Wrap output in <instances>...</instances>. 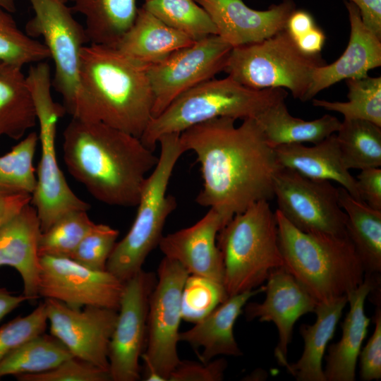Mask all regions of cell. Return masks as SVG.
Returning <instances> with one entry per match:
<instances>
[{
  "label": "cell",
  "mask_w": 381,
  "mask_h": 381,
  "mask_svg": "<svg viewBox=\"0 0 381 381\" xmlns=\"http://www.w3.org/2000/svg\"><path fill=\"white\" fill-rule=\"evenodd\" d=\"M230 117L214 119L180 133L185 152L197 157L203 180L196 198L225 224L253 203L274 198V178L281 167L254 118L235 126Z\"/></svg>",
  "instance_id": "6da1fadb"
},
{
  "label": "cell",
  "mask_w": 381,
  "mask_h": 381,
  "mask_svg": "<svg viewBox=\"0 0 381 381\" xmlns=\"http://www.w3.org/2000/svg\"><path fill=\"white\" fill-rule=\"evenodd\" d=\"M63 158L70 174L97 200L137 206L158 156L139 138L102 122L72 118L63 133Z\"/></svg>",
  "instance_id": "7a4b0ae2"
},
{
  "label": "cell",
  "mask_w": 381,
  "mask_h": 381,
  "mask_svg": "<svg viewBox=\"0 0 381 381\" xmlns=\"http://www.w3.org/2000/svg\"><path fill=\"white\" fill-rule=\"evenodd\" d=\"M147 68L115 47L86 45L79 99L71 117L102 122L140 138L152 117Z\"/></svg>",
  "instance_id": "3957f363"
},
{
  "label": "cell",
  "mask_w": 381,
  "mask_h": 381,
  "mask_svg": "<svg viewBox=\"0 0 381 381\" xmlns=\"http://www.w3.org/2000/svg\"><path fill=\"white\" fill-rule=\"evenodd\" d=\"M283 267L318 301L329 303L364 280L361 261L348 236L303 232L275 212Z\"/></svg>",
  "instance_id": "277c9868"
},
{
  "label": "cell",
  "mask_w": 381,
  "mask_h": 381,
  "mask_svg": "<svg viewBox=\"0 0 381 381\" xmlns=\"http://www.w3.org/2000/svg\"><path fill=\"white\" fill-rule=\"evenodd\" d=\"M287 95L284 88L255 90L229 76L213 78L177 97L150 120L140 139L154 150L163 135L181 133L192 126L220 117L255 119L269 107L285 100Z\"/></svg>",
  "instance_id": "5b68a950"
},
{
  "label": "cell",
  "mask_w": 381,
  "mask_h": 381,
  "mask_svg": "<svg viewBox=\"0 0 381 381\" xmlns=\"http://www.w3.org/2000/svg\"><path fill=\"white\" fill-rule=\"evenodd\" d=\"M217 244L228 298L256 289L272 270L283 267L276 215L267 200L255 202L235 214L219 230Z\"/></svg>",
  "instance_id": "8992f818"
},
{
  "label": "cell",
  "mask_w": 381,
  "mask_h": 381,
  "mask_svg": "<svg viewBox=\"0 0 381 381\" xmlns=\"http://www.w3.org/2000/svg\"><path fill=\"white\" fill-rule=\"evenodd\" d=\"M157 144L158 161L145 182L133 223L116 242L107 263L106 270L123 282L142 270L147 255L158 246L165 222L176 207V199L167 193V188L175 165L186 152L180 133L163 135Z\"/></svg>",
  "instance_id": "52a82bcc"
},
{
  "label": "cell",
  "mask_w": 381,
  "mask_h": 381,
  "mask_svg": "<svg viewBox=\"0 0 381 381\" xmlns=\"http://www.w3.org/2000/svg\"><path fill=\"white\" fill-rule=\"evenodd\" d=\"M26 80L35 108L41 146L31 204L36 209L41 231H44L64 214L74 210L87 211L90 206L73 192L58 164L56 128L66 111L63 104L53 99L49 65L46 61L32 64Z\"/></svg>",
  "instance_id": "ba28073f"
},
{
  "label": "cell",
  "mask_w": 381,
  "mask_h": 381,
  "mask_svg": "<svg viewBox=\"0 0 381 381\" xmlns=\"http://www.w3.org/2000/svg\"><path fill=\"white\" fill-rule=\"evenodd\" d=\"M325 64L320 54L301 52L284 29L260 42L232 48L223 71L247 87L286 88L303 102L314 70Z\"/></svg>",
  "instance_id": "9c48e42d"
},
{
  "label": "cell",
  "mask_w": 381,
  "mask_h": 381,
  "mask_svg": "<svg viewBox=\"0 0 381 381\" xmlns=\"http://www.w3.org/2000/svg\"><path fill=\"white\" fill-rule=\"evenodd\" d=\"M34 15L25 32L42 37L54 63L52 88L62 97L66 113L73 114L80 95V68L89 43L85 28L73 17L69 0H29Z\"/></svg>",
  "instance_id": "30bf717a"
},
{
  "label": "cell",
  "mask_w": 381,
  "mask_h": 381,
  "mask_svg": "<svg viewBox=\"0 0 381 381\" xmlns=\"http://www.w3.org/2000/svg\"><path fill=\"white\" fill-rule=\"evenodd\" d=\"M188 272L178 262L164 257L150 296L147 336L141 358L145 380L169 381L180 362L177 352L183 289Z\"/></svg>",
  "instance_id": "8fae6325"
},
{
  "label": "cell",
  "mask_w": 381,
  "mask_h": 381,
  "mask_svg": "<svg viewBox=\"0 0 381 381\" xmlns=\"http://www.w3.org/2000/svg\"><path fill=\"white\" fill-rule=\"evenodd\" d=\"M277 210L296 228L307 233L345 236L347 217L337 188L280 167L274 178Z\"/></svg>",
  "instance_id": "7c38bea8"
},
{
  "label": "cell",
  "mask_w": 381,
  "mask_h": 381,
  "mask_svg": "<svg viewBox=\"0 0 381 381\" xmlns=\"http://www.w3.org/2000/svg\"><path fill=\"white\" fill-rule=\"evenodd\" d=\"M231 49L217 35H211L148 67L153 94L152 119L182 93L223 71Z\"/></svg>",
  "instance_id": "4fadbf2b"
},
{
  "label": "cell",
  "mask_w": 381,
  "mask_h": 381,
  "mask_svg": "<svg viewBox=\"0 0 381 381\" xmlns=\"http://www.w3.org/2000/svg\"><path fill=\"white\" fill-rule=\"evenodd\" d=\"M156 282L154 272L142 269L124 282L109 346L112 381L140 379L139 361L146 346L149 303Z\"/></svg>",
  "instance_id": "5bb4252c"
},
{
  "label": "cell",
  "mask_w": 381,
  "mask_h": 381,
  "mask_svg": "<svg viewBox=\"0 0 381 381\" xmlns=\"http://www.w3.org/2000/svg\"><path fill=\"white\" fill-rule=\"evenodd\" d=\"M40 297L71 308L97 306L118 310L124 282L108 272L90 269L69 258L40 257Z\"/></svg>",
  "instance_id": "9a60e30c"
},
{
  "label": "cell",
  "mask_w": 381,
  "mask_h": 381,
  "mask_svg": "<svg viewBox=\"0 0 381 381\" xmlns=\"http://www.w3.org/2000/svg\"><path fill=\"white\" fill-rule=\"evenodd\" d=\"M50 334L78 358L109 371V346L118 310L97 306L80 309L45 298Z\"/></svg>",
  "instance_id": "2e32d148"
},
{
  "label": "cell",
  "mask_w": 381,
  "mask_h": 381,
  "mask_svg": "<svg viewBox=\"0 0 381 381\" xmlns=\"http://www.w3.org/2000/svg\"><path fill=\"white\" fill-rule=\"evenodd\" d=\"M266 281L265 301L246 303L245 315L248 320L258 319L276 325L279 341L274 356L278 364L285 368L294 326L302 315L314 313L318 301L283 267L272 270Z\"/></svg>",
  "instance_id": "e0dca14e"
},
{
  "label": "cell",
  "mask_w": 381,
  "mask_h": 381,
  "mask_svg": "<svg viewBox=\"0 0 381 381\" xmlns=\"http://www.w3.org/2000/svg\"><path fill=\"white\" fill-rule=\"evenodd\" d=\"M209 14L217 35L232 48L260 42L285 29L296 9L294 0H282L267 10L247 6L243 0H195Z\"/></svg>",
  "instance_id": "ac0fdd59"
},
{
  "label": "cell",
  "mask_w": 381,
  "mask_h": 381,
  "mask_svg": "<svg viewBox=\"0 0 381 381\" xmlns=\"http://www.w3.org/2000/svg\"><path fill=\"white\" fill-rule=\"evenodd\" d=\"M224 225L222 215L210 208L193 225L163 236L158 246L164 257L178 262L189 275L223 285L224 262L217 236Z\"/></svg>",
  "instance_id": "d6986e66"
},
{
  "label": "cell",
  "mask_w": 381,
  "mask_h": 381,
  "mask_svg": "<svg viewBox=\"0 0 381 381\" xmlns=\"http://www.w3.org/2000/svg\"><path fill=\"white\" fill-rule=\"evenodd\" d=\"M344 4L351 28L348 45L334 63L314 70L303 102L342 80L365 78L370 70L381 66V38L363 24L354 4L344 0Z\"/></svg>",
  "instance_id": "ffe728a7"
},
{
  "label": "cell",
  "mask_w": 381,
  "mask_h": 381,
  "mask_svg": "<svg viewBox=\"0 0 381 381\" xmlns=\"http://www.w3.org/2000/svg\"><path fill=\"white\" fill-rule=\"evenodd\" d=\"M41 232L40 221L31 202L0 225V267H12L20 274L23 294L30 302L40 298Z\"/></svg>",
  "instance_id": "44dd1931"
},
{
  "label": "cell",
  "mask_w": 381,
  "mask_h": 381,
  "mask_svg": "<svg viewBox=\"0 0 381 381\" xmlns=\"http://www.w3.org/2000/svg\"><path fill=\"white\" fill-rule=\"evenodd\" d=\"M265 289L262 286L227 298L191 329L180 332L179 341L187 342L195 349L202 348L199 356L202 363L219 355L242 356L234 336V325L248 301Z\"/></svg>",
  "instance_id": "7402d4cb"
},
{
  "label": "cell",
  "mask_w": 381,
  "mask_h": 381,
  "mask_svg": "<svg viewBox=\"0 0 381 381\" xmlns=\"http://www.w3.org/2000/svg\"><path fill=\"white\" fill-rule=\"evenodd\" d=\"M380 284L364 277L363 283L347 294L350 308L341 323V339L328 346L324 375L326 381H354L356 367L370 319L364 311L370 291Z\"/></svg>",
  "instance_id": "603a6c76"
},
{
  "label": "cell",
  "mask_w": 381,
  "mask_h": 381,
  "mask_svg": "<svg viewBox=\"0 0 381 381\" xmlns=\"http://www.w3.org/2000/svg\"><path fill=\"white\" fill-rule=\"evenodd\" d=\"M274 150L280 167L312 179L334 181L361 201L356 179L343 163L336 133L310 147L301 143L287 144L277 146Z\"/></svg>",
  "instance_id": "cb8c5ba5"
},
{
  "label": "cell",
  "mask_w": 381,
  "mask_h": 381,
  "mask_svg": "<svg viewBox=\"0 0 381 381\" xmlns=\"http://www.w3.org/2000/svg\"><path fill=\"white\" fill-rule=\"evenodd\" d=\"M194 42L142 6L138 8L133 25L115 48L135 61L150 67Z\"/></svg>",
  "instance_id": "d4e9b609"
},
{
  "label": "cell",
  "mask_w": 381,
  "mask_h": 381,
  "mask_svg": "<svg viewBox=\"0 0 381 381\" xmlns=\"http://www.w3.org/2000/svg\"><path fill=\"white\" fill-rule=\"evenodd\" d=\"M347 303V296L327 303H318L314 310L315 323L301 325L299 331L304 341L303 353L297 362L289 363L285 367L297 381H326L322 358Z\"/></svg>",
  "instance_id": "484cf974"
},
{
  "label": "cell",
  "mask_w": 381,
  "mask_h": 381,
  "mask_svg": "<svg viewBox=\"0 0 381 381\" xmlns=\"http://www.w3.org/2000/svg\"><path fill=\"white\" fill-rule=\"evenodd\" d=\"M337 190L339 204L347 217L346 234L361 261L364 277L380 282L381 210L355 199L341 186Z\"/></svg>",
  "instance_id": "4316f807"
},
{
  "label": "cell",
  "mask_w": 381,
  "mask_h": 381,
  "mask_svg": "<svg viewBox=\"0 0 381 381\" xmlns=\"http://www.w3.org/2000/svg\"><path fill=\"white\" fill-rule=\"evenodd\" d=\"M255 119L273 149L287 144L318 143L336 133L341 123L329 114L313 121L294 117L289 112L285 100L269 107Z\"/></svg>",
  "instance_id": "83f0119b"
},
{
  "label": "cell",
  "mask_w": 381,
  "mask_h": 381,
  "mask_svg": "<svg viewBox=\"0 0 381 381\" xmlns=\"http://www.w3.org/2000/svg\"><path fill=\"white\" fill-rule=\"evenodd\" d=\"M73 12L85 18L89 44L116 47L133 25L137 0H69Z\"/></svg>",
  "instance_id": "f1b7e54d"
},
{
  "label": "cell",
  "mask_w": 381,
  "mask_h": 381,
  "mask_svg": "<svg viewBox=\"0 0 381 381\" xmlns=\"http://www.w3.org/2000/svg\"><path fill=\"white\" fill-rule=\"evenodd\" d=\"M22 68L0 61V138L21 140L37 125L33 99Z\"/></svg>",
  "instance_id": "f546056e"
},
{
  "label": "cell",
  "mask_w": 381,
  "mask_h": 381,
  "mask_svg": "<svg viewBox=\"0 0 381 381\" xmlns=\"http://www.w3.org/2000/svg\"><path fill=\"white\" fill-rule=\"evenodd\" d=\"M336 138L347 169L380 167L381 127L368 121L344 119Z\"/></svg>",
  "instance_id": "4dcf8cb0"
},
{
  "label": "cell",
  "mask_w": 381,
  "mask_h": 381,
  "mask_svg": "<svg viewBox=\"0 0 381 381\" xmlns=\"http://www.w3.org/2000/svg\"><path fill=\"white\" fill-rule=\"evenodd\" d=\"M73 356L68 349L52 334H40L26 341L0 362V378L42 373Z\"/></svg>",
  "instance_id": "1f68e13d"
},
{
  "label": "cell",
  "mask_w": 381,
  "mask_h": 381,
  "mask_svg": "<svg viewBox=\"0 0 381 381\" xmlns=\"http://www.w3.org/2000/svg\"><path fill=\"white\" fill-rule=\"evenodd\" d=\"M38 142L37 133L31 132L0 156V196L32 195L37 183L34 157Z\"/></svg>",
  "instance_id": "d6a6232c"
},
{
  "label": "cell",
  "mask_w": 381,
  "mask_h": 381,
  "mask_svg": "<svg viewBox=\"0 0 381 381\" xmlns=\"http://www.w3.org/2000/svg\"><path fill=\"white\" fill-rule=\"evenodd\" d=\"M347 102L313 99V105L339 112L344 120H365L381 127V77L346 80Z\"/></svg>",
  "instance_id": "836d02e7"
},
{
  "label": "cell",
  "mask_w": 381,
  "mask_h": 381,
  "mask_svg": "<svg viewBox=\"0 0 381 381\" xmlns=\"http://www.w3.org/2000/svg\"><path fill=\"white\" fill-rule=\"evenodd\" d=\"M143 6L193 41L217 35L210 16L195 0H151Z\"/></svg>",
  "instance_id": "e575fe53"
},
{
  "label": "cell",
  "mask_w": 381,
  "mask_h": 381,
  "mask_svg": "<svg viewBox=\"0 0 381 381\" xmlns=\"http://www.w3.org/2000/svg\"><path fill=\"white\" fill-rule=\"evenodd\" d=\"M94 224L86 210H74L64 214L41 232L38 243L40 256L71 258Z\"/></svg>",
  "instance_id": "d590c367"
},
{
  "label": "cell",
  "mask_w": 381,
  "mask_h": 381,
  "mask_svg": "<svg viewBox=\"0 0 381 381\" xmlns=\"http://www.w3.org/2000/svg\"><path fill=\"white\" fill-rule=\"evenodd\" d=\"M47 59L44 44L20 30L12 13L0 7V61L23 68Z\"/></svg>",
  "instance_id": "8d00e7d4"
},
{
  "label": "cell",
  "mask_w": 381,
  "mask_h": 381,
  "mask_svg": "<svg viewBox=\"0 0 381 381\" xmlns=\"http://www.w3.org/2000/svg\"><path fill=\"white\" fill-rule=\"evenodd\" d=\"M227 298L222 284L189 275L182 295V319L195 323Z\"/></svg>",
  "instance_id": "74e56055"
},
{
  "label": "cell",
  "mask_w": 381,
  "mask_h": 381,
  "mask_svg": "<svg viewBox=\"0 0 381 381\" xmlns=\"http://www.w3.org/2000/svg\"><path fill=\"white\" fill-rule=\"evenodd\" d=\"M119 234L117 229L109 225L95 223L79 243L71 259L94 270H107V263Z\"/></svg>",
  "instance_id": "f35d334b"
},
{
  "label": "cell",
  "mask_w": 381,
  "mask_h": 381,
  "mask_svg": "<svg viewBox=\"0 0 381 381\" xmlns=\"http://www.w3.org/2000/svg\"><path fill=\"white\" fill-rule=\"evenodd\" d=\"M44 302L32 313L18 317L0 327V362L13 350L30 339L44 334L47 325Z\"/></svg>",
  "instance_id": "ab89813d"
},
{
  "label": "cell",
  "mask_w": 381,
  "mask_h": 381,
  "mask_svg": "<svg viewBox=\"0 0 381 381\" xmlns=\"http://www.w3.org/2000/svg\"><path fill=\"white\" fill-rule=\"evenodd\" d=\"M20 381H109V371L75 356L51 370L16 376Z\"/></svg>",
  "instance_id": "60d3db41"
},
{
  "label": "cell",
  "mask_w": 381,
  "mask_h": 381,
  "mask_svg": "<svg viewBox=\"0 0 381 381\" xmlns=\"http://www.w3.org/2000/svg\"><path fill=\"white\" fill-rule=\"evenodd\" d=\"M376 306L373 317L374 332L358 356L360 378L363 381L381 378V308L380 304Z\"/></svg>",
  "instance_id": "b9f144b4"
},
{
  "label": "cell",
  "mask_w": 381,
  "mask_h": 381,
  "mask_svg": "<svg viewBox=\"0 0 381 381\" xmlns=\"http://www.w3.org/2000/svg\"><path fill=\"white\" fill-rule=\"evenodd\" d=\"M226 366L224 358L202 363L180 361L170 374L169 381H220L224 378Z\"/></svg>",
  "instance_id": "7bdbcfd3"
},
{
  "label": "cell",
  "mask_w": 381,
  "mask_h": 381,
  "mask_svg": "<svg viewBox=\"0 0 381 381\" xmlns=\"http://www.w3.org/2000/svg\"><path fill=\"white\" fill-rule=\"evenodd\" d=\"M361 171L356 179L361 200L373 209L381 210L380 167Z\"/></svg>",
  "instance_id": "ee69618b"
},
{
  "label": "cell",
  "mask_w": 381,
  "mask_h": 381,
  "mask_svg": "<svg viewBox=\"0 0 381 381\" xmlns=\"http://www.w3.org/2000/svg\"><path fill=\"white\" fill-rule=\"evenodd\" d=\"M360 11L363 24L381 38V0H349Z\"/></svg>",
  "instance_id": "f6af8a7d"
},
{
  "label": "cell",
  "mask_w": 381,
  "mask_h": 381,
  "mask_svg": "<svg viewBox=\"0 0 381 381\" xmlns=\"http://www.w3.org/2000/svg\"><path fill=\"white\" fill-rule=\"evenodd\" d=\"M316 25L312 15L305 10L295 9L289 16L285 30L294 40L307 33Z\"/></svg>",
  "instance_id": "bcb514c9"
},
{
  "label": "cell",
  "mask_w": 381,
  "mask_h": 381,
  "mask_svg": "<svg viewBox=\"0 0 381 381\" xmlns=\"http://www.w3.org/2000/svg\"><path fill=\"white\" fill-rule=\"evenodd\" d=\"M325 41L323 31L317 25L294 40L299 50L307 55L320 54Z\"/></svg>",
  "instance_id": "7dc6e473"
},
{
  "label": "cell",
  "mask_w": 381,
  "mask_h": 381,
  "mask_svg": "<svg viewBox=\"0 0 381 381\" xmlns=\"http://www.w3.org/2000/svg\"><path fill=\"white\" fill-rule=\"evenodd\" d=\"M31 200L32 195L28 194L0 196V225L31 202Z\"/></svg>",
  "instance_id": "c3c4849f"
},
{
  "label": "cell",
  "mask_w": 381,
  "mask_h": 381,
  "mask_svg": "<svg viewBox=\"0 0 381 381\" xmlns=\"http://www.w3.org/2000/svg\"><path fill=\"white\" fill-rule=\"evenodd\" d=\"M26 301L28 298L23 294L16 296L6 289L0 288V321Z\"/></svg>",
  "instance_id": "681fc988"
},
{
  "label": "cell",
  "mask_w": 381,
  "mask_h": 381,
  "mask_svg": "<svg viewBox=\"0 0 381 381\" xmlns=\"http://www.w3.org/2000/svg\"><path fill=\"white\" fill-rule=\"evenodd\" d=\"M0 7L13 13L16 11V0H0Z\"/></svg>",
  "instance_id": "f907efd6"
},
{
  "label": "cell",
  "mask_w": 381,
  "mask_h": 381,
  "mask_svg": "<svg viewBox=\"0 0 381 381\" xmlns=\"http://www.w3.org/2000/svg\"><path fill=\"white\" fill-rule=\"evenodd\" d=\"M151 1V0H145V2H146V1Z\"/></svg>",
  "instance_id": "816d5d0a"
}]
</instances>
